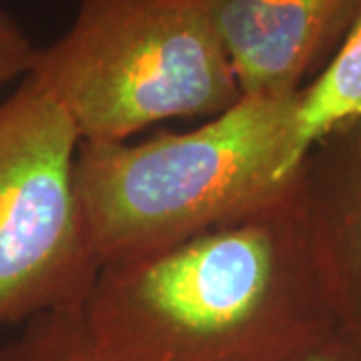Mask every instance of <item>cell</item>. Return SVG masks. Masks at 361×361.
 Segmentation results:
<instances>
[{"mask_svg":"<svg viewBox=\"0 0 361 361\" xmlns=\"http://www.w3.org/2000/svg\"><path fill=\"white\" fill-rule=\"evenodd\" d=\"M287 189L169 249L103 265L80 305L99 348L113 361H291L325 339L287 305Z\"/></svg>","mask_w":361,"mask_h":361,"instance_id":"cell-1","label":"cell"},{"mask_svg":"<svg viewBox=\"0 0 361 361\" xmlns=\"http://www.w3.org/2000/svg\"><path fill=\"white\" fill-rule=\"evenodd\" d=\"M295 94L239 97L185 133L80 142L75 183L101 267L153 255L265 205L299 177Z\"/></svg>","mask_w":361,"mask_h":361,"instance_id":"cell-2","label":"cell"},{"mask_svg":"<svg viewBox=\"0 0 361 361\" xmlns=\"http://www.w3.org/2000/svg\"><path fill=\"white\" fill-rule=\"evenodd\" d=\"M25 75L61 103L80 142H123L169 118L215 116L241 90L195 0H80Z\"/></svg>","mask_w":361,"mask_h":361,"instance_id":"cell-3","label":"cell"},{"mask_svg":"<svg viewBox=\"0 0 361 361\" xmlns=\"http://www.w3.org/2000/svg\"><path fill=\"white\" fill-rule=\"evenodd\" d=\"M80 137L28 75L0 101V331L80 307L101 269L78 203Z\"/></svg>","mask_w":361,"mask_h":361,"instance_id":"cell-4","label":"cell"},{"mask_svg":"<svg viewBox=\"0 0 361 361\" xmlns=\"http://www.w3.org/2000/svg\"><path fill=\"white\" fill-rule=\"evenodd\" d=\"M241 97H283L341 44L361 0H195Z\"/></svg>","mask_w":361,"mask_h":361,"instance_id":"cell-5","label":"cell"},{"mask_svg":"<svg viewBox=\"0 0 361 361\" xmlns=\"http://www.w3.org/2000/svg\"><path fill=\"white\" fill-rule=\"evenodd\" d=\"M361 129V14L327 66L310 87L299 89L293 111V155L303 167L310 149L343 123Z\"/></svg>","mask_w":361,"mask_h":361,"instance_id":"cell-6","label":"cell"},{"mask_svg":"<svg viewBox=\"0 0 361 361\" xmlns=\"http://www.w3.org/2000/svg\"><path fill=\"white\" fill-rule=\"evenodd\" d=\"M0 361H113L87 327L80 307L40 313L0 348Z\"/></svg>","mask_w":361,"mask_h":361,"instance_id":"cell-7","label":"cell"},{"mask_svg":"<svg viewBox=\"0 0 361 361\" xmlns=\"http://www.w3.org/2000/svg\"><path fill=\"white\" fill-rule=\"evenodd\" d=\"M32 52L35 47L23 26L11 14L0 11V87L25 75Z\"/></svg>","mask_w":361,"mask_h":361,"instance_id":"cell-8","label":"cell"},{"mask_svg":"<svg viewBox=\"0 0 361 361\" xmlns=\"http://www.w3.org/2000/svg\"><path fill=\"white\" fill-rule=\"evenodd\" d=\"M291 361H361V353L345 345L343 341L329 339L327 336L317 345L303 351Z\"/></svg>","mask_w":361,"mask_h":361,"instance_id":"cell-9","label":"cell"}]
</instances>
